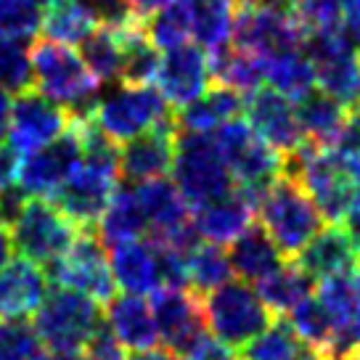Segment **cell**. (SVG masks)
<instances>
[{"instance_id":"cell-1","label":"cell","mask_w":360,"mask_h":360,"mask_svg":"<svg viewBox=\"0 0 360 360\" xmlns=\"http://www.w3.org/2000/svg\"><path fill=\"white\" fill-rule=\"evenodd\" d=\"M32 82L37 93L64 106L72 117H85L101 98V82L93 77L85 61L72 45L37 40L30 51Z\"/></svg>"},{"instance_id":"cell-2","label":"cell","mask_w":360,"mask_h":360,"mask_svg":"<svg viewBox=\"0 0 360 360\" xmlns=\"http://www.w3.org/2000/svg\"><path fill=\"white\" fill-rule=\"evenodd\" d=\"M106 323L101 302L75 289L53 286L34 310V331L51 355H77Z\"/></svg>"},{"instance_id":"cell-3","label":"cell","mask_w":360,"mask_h":360,"mask_svg":"<svg viewBox=\"0 0 360 360\" xmlns=\"http://www.w3.org/2000/svg\"><path fill=\"white\" fill-rule=\"evenodd\" d=\"M169 172L180 196L193 210L236 188V180L225 165L217 141L207 133H175V157Z\"/></svg>"},{"instance_id":"cell-4","label":"cell","mask_w":360,"mask_h":360,"mask_svg":"<svg viewBox=\"0 0 360 360\" xmlns=\"http://www.w3.org/2000/svg\"><path fill=\"white\" fill-rule=\"evenodd\" d=\"M259 225L265 228L283 257H297L300 249L321 231L323 214L318 212L310 193L292 178H278L268 186L257 204Z\"/></svg>"},{"instance_id":"cell-5","label":"cell","mask_w":360,"mask_h":360,"mask_svg":"<svg viewBox=\"0 0 360 360\" xmlns=\"http://www.w3.org/2000/svg\"><path fill=\"white\" fill-rule=\"evenodd\" d=\"M207 331L231 349H241L273 323L276 315L259 300L257 289L247 281H225L212 292L202 294Z\"/></svg>"},{"instance_id":"cell-6","label":"cell","mask_w":360,"mask_h":360,"mask_svg":"<svg viewBox=\"0 0 360 360\" xmlns=\"http://www.w3.org/2000/svg\"><path fill=\"white\" fill-rule=\"evenodd\" d=\"M214 141L220 146L225 165L231 169V175L236 180V188L257 210L262 193L268 191V186L281 175V154L273 146H268L259 138L249 122L244 120H231L223 127L214 130Z\"/></svg>"},{"instance_id":"cell-7","label":"cell","mask_w":360,"mask_h":360,"mask_svg":"<svg viewBox=\"0 0 360 360\" xmlns=\"http://www.w3.org/2000/svg\"><path fill=\"white\" fill-rule=\"evenodd\" d=\"M93 122L112 138L114 143H127L135 135L172 120L169 103L154 85L117 82L93 106Z\"/></svg>"},{"instance_id":"cell-8","label":"cell","mask_w":360,"mask_h":360,"mask_svg":"<svg viewBox=\"0 0 360 360\" xmlns=\"http://www.w3.org/2000/svg\"><path fill=\"white\" fill-rule=\"evenodd\" d=\"M231 43L255 53L259 58H270L297 51L304 43V27L294 16L289 0H257L238 6L236 27Z\"/></svg>"},{"instance_id":"cell-9","label":"cell","mask_w":360,"mask_h":360,"mask_svg":"<svg viewBox=\"0 0 360 360\" xmlns=\"http://www.w3.org/2000/svg\"><path fill=\"white\" fill-rule=\"evenodd\" d=\"M77 233V225L51 199L40 196H27L11 223L13 249L37 265H51L53 259L61 257L72 247Z\"/></svg>"},{"instance_id":"cell-10","label":"cell","mask_w":360,"mask_h":360,"mask_svg":"<svg viewBox=\"0 0 360 360\" xmlns=\"http://www.w3.org/2000/svg\"><path fill=\"white\" fill-rule=\"evenodd\" d=\"M45 273L53 286L88 294L101 304L109 302L117 292L106 247L98 233H93V228H79L72 247L51 265H45Z\"/></svg>"},{"instance_id":"cell-11","label":"cell","mask_w":360,"mask_h":360,"mask_svg":"<svg viewBox=\"0 0 360 360\" xmlns=\"http://www.w3.org/2000/svg\"><path fill=\"white\" fill-rule=\"evenodd\" d=\"M120 186V162L117 159L82 157L77 169L56 191L51 202L67 214L77 228H93L106 202Z\"/></svg>"},{"instance_id":"cell-12","label":"cell","mask_w":360,"mask_h":360,"mask_svg":"<svg viewBox=\"0 0 360 360\" xmlns=\"http://www.w3.org/2000/svg\"><path fill=\"white\" fill-rule=\"evenodd\" d=\"M151 310L157 321L159 345L183 358H188V352L202 342V337L210 334L204 323L202 294L191 289L162 286L151 294Z\"/></svg>"},{"instance_id":"cell-13","label":"cell","mask_w":360,"mask_h":360,"mask_svg":"<svg viewBox=\"0 0 360 360\" xmlns=\"http://www.w3.org/2000/svg\"><path fill=\"white\" fill-rule=\"evenodd\" d=\"M72 124V114L43 93L24 90L11 101L8 117V143L19 154H32L64 135Z\"/></svg>"},{"instance_id":"cell-14","label":"cell","mask_w":360,"mask_h":360,"mask_svg":"<svg viewBox=\"0 0 360 360\" xmlns=\"http://www.w3.org/2000/svg\"><path fill=\"white\" fill-rule=\"evenodd\" d=\"M157 90L165 96L169 109H183L196 101L204 90L212 85V69H210V53L199 43H183L165 51L159 56L157 69Z\"/></svg>"},{"instance_id":"cell-15","label":"cell","mask_w":360,"mask_h":360,"mask_svg":"<svg viewBox=\"0 0 360 360\" xmlns=\"http://www.w3.org/2000/svg\"><path fill=\"white\" fill-rule=\"evenodd\" d=\"M79 162H82V148H79L75 127L69 124L64 135H58L48 146L37 148L22 159L19 188L24 191V196L53 199L58 188L69 180V175L77 169Z\"/></svg>"},{"instance_id":"cell-16","label":"cell","mask_w":360,"mask_h":360,"mask_svg":"<svg viewBox=\"0 0 360 360\" xmlns=\"http://www.w3.org/2000/svg\"><path fill=\"white\" fill-rule=\"evenodd\" d=\"M244 112H247L249 127L278 154H286L300 143H304L302 127L297 120V106L278 90H255L244 101Z\"/></svg>"},{"instance_id":"cell-17","label":"cell","mask_w":360,"mask_h":360,"mask_svg":"<svg viewBox=\"0 0 360 360\" xmlns=\"http://www.w3.org/2000/svg\"><path fill=\"white\" fill-rule=\"evenodd\" d=\"M175 133H178V127H175V117H172L167 122L130 138L120 148V178L130 180V183L165 178L172 169Z\"/></svg>"},{"instance_id":"cell-18","label":"cell","mask_w":360,"mask_h":360,"mask_svg":"<svg viewBox=\"0 0 360 360\" xmlns=\"http://www.w3.org/2000/svg\"><path fill=\"white\" fill-rule=\"evenodd\" d=\"M106 304V326L120 342V347L130 352H151L159 347L157 321L146 297L114 294Z\"/></svg>"},{"instance_id":"cell-19","label":"cell","mask_w":360,"mask_h":360,"mask_svg":"<svg viewBox=\"0 0 360 360\" xmlns=\"http://www.w3.org/2000/svg\"><path fill=\"white\" fill-rule=\"evenodd\" d=\"M48 273L27 257L11 259L0 270V318H27L43 304L48 294Z\"/></svg>"},{"instance_id":"cell-20","label":"cell","mask_w":360,"mask_h":360,"mask_svg":"<svg viewBox=\"0 0 360 360\" xmlns=\"http://www.w3.org/2000/svg\"><path fill=\"white\" fill-rule=\"evenodd\" d=\"M255 212H257L255 204L249 202L238 188H233L231 193H225V196L214 199V202L196 207L193 225H196L199 238L225 247V244L236 241L252 225Z\"/></svg>"},{"instance_id":"cell-21","label":"cell","mask_w":360,"mask_h":360,"mask_svg":"<svg viewBox=\"0 0 360 360\" xmlns=\"http://www.w3.org/2000/svg\"><path fill=\"white\" fill-rule=\"evenodd\" d=\"M109 265H112L114 283H117L124 294L151 297L157 289H162L159 265H157V249H154L151 241L133 238V241L114 244L112 255H109Z\"/></svg>"},{"instance_id":"cell-22","label":"cell","mask_w":360,"mask_h":360,"mask_svg":"<svg viewBox=\"0 0 360 360\" xmlns=\"http://www.w3.org/2000/svg\"><path fill=\"white\" fill-rule=\"evenodd\" d=\"M358 255L349 244L347 233L337 223L321 228L294 257V262L313 278V281H326L331 276L347 273L358 268Z\"/></svg>"},{"instance_id":"cell-23","label":"cell","mask_w":360,"mask_h":360,"mask_svg":"<svg viewBox=\"0 0 360 360\" xmlns=\"http://www.w3.org/2000/svg\"><path fill=\"white\" fill-rule=\"evenodd\" d=\"M244 109V96L238 90L228 88L214 82L212 88H207L188 106L178 109L175 114V127L186 130V133H207L212 135L217 127H223L225 122L236 120Z\"/></svg>"},{"instance_id":"cell-24","label":"cell","mask_w":360,"mask_h":360,"mask_svg":"<svg viewBox=\"0 0 360 360\" xmlns=\"http://www.w3.org/2000/svg\"><path fill=\"white\" fill-rule=\"evenodd\" d=\"M297 106V120L302 127L304 141L318 143V146H334L342 135V127L347 122V114L352 106L342 103L339 98L328 96L326 90H313L304 98L294 103Z\"/></svg>"},{"instance_id":"cell-25","label":"cell","mask_w":360,"mask_h":360,"mask_svg":"<svg viewBox=\"0 0 360 360\" xmlns=\"http://www.w3.org/2000/svg\"><path fill=\"white\" fill-rule=\"evenodd\" d=\"M228 259L231 268L241 281H262L268 273H273L276 268H281L283 252L276 247V241L265 233L262 225H249L247 231L228 244Z\"/></svg>"},{"instance_id":"cell-26","label":"cell","mask_w":360,"mask_h":360,"mask_svg":"<svg viewBox=\"0 0 360 360\" xmlns=\"http://www.w3.org/2000/svg\"><path fill=\"white\" fill-rule=\"evenodd\" d=\"M96 225H98V238L103 241V247L133 241V238H141L146 233V217H143V210H141V202L135 196L133 186H117V191L106 202Z\"/></svg>"},{"instance_id":"cell-27","label":"cell","mask_w":360,"mask_h":360,"mask_svg":"<svg viewBox=\"0 0 360 360\" xmlns=\"http://www.w3.org/2000/svg\"><path fill=\"white\" fill-rule=\"evenodd\" d=\"M210 69H212L214 82L238 90L241 96H252L265 82V58L247 53L236 45L210 53Z\"/></svg>"},{"instance_id":"cell-28","label":"cell","mask_w":360,"mask_h":360,"mask_svg":"<svg viewBox=\"0 0 360 360\" xmlns=\"http://www.w3.org/2000/svg\"><path fill=\"white\" fill-rule=\"evenodd\" d=\"M265 82L289 101H300L315 90V67L302 48L265 58Z\"/></svg>"},{"instance_id":"cell-29","label":"cell","mask_w":360,"mask_h":360,"mask_svg":"<svg viewBox=\"0 0 360 360\" xmlns=\"http://www.w3.org/2000/svg\"><path fill=\"white\" fill-rule=\"evenodd\" d=\"M236 0H196L193 6V40L207 53H217L231 45L236 27Z\"/></svg>"},{"instance_id":"cell-30","label":"cell","mask_w":360,"mask_h":360,"mask_svg":"<svg viewBox=\"0 0 360 360\" xmlns=\"http://www.w3.org/2000/svg\"><path fill=\"white\" fill-rule=\"evenodd\" d=\"M313 278L292 259L268 273L262 281H257V294L273 315H286L292 307L302 302L304 297L313 294Z\"/></svg>"},{"instance_id":"cell-31","label":"cell","mask_w":360,"mask_h":360,"mask_svg":"<svg viewBox=\"0 0 360 360\" xmlns=\"http://www.w3.org/2000/svg\"><path fill=\"white\" fill-rule=\"evenodd\" d=\"M193 6L196 0H169L157 13L143 19V32L159 51L183 45L193 34Z\"/></svg>"},{"instance_id":"cell-32","label":"cell","mask_w":360,"mask_h":360,"mask_svg":"<svg viewBox=\"0 0 360 360\" xmlns=\"http://www.w3.org/2000/svg\"><path fill=\"white\" fill-rule=\"evenodd\" d=\"M79 56L85 67L93 72V77L101 85H117L122 75V43L120 32L96 27L93 32L79 43Z\"/></svg>"},{"instance_id":"cell-33","label":"cell","mask_w":360,"mask_h":360,"mask_svg":"<svg viewBox=\"0 0 360 360\" xmlns=\"http://www.w3.org/2000/svg\"><path fill=\"white\" fill-rule=\"evenodd\" d=\"M286 321L294 328V334L302 339L304 347H310L318 355L331 352V342H334L337 328H334L331 315L326 313V307L321 304L318 297H313V294L304 297L302 302L286 313Z\"/></svg>"},{"instance_id":"cell-34","label":"cell","mask_w":360,"mask_h":360,"mask_svg":"<svg viewBox=\"0 0 360 360\" xmlns=\"http://www.w3.org/2000/svg\"><path fill=\"white\" fill-rule=\"evenodd\" d=\"M122 43V75L120 82L130 85H151L159 69V48L146 37L143 22L120 32Z\"/></svg>"},{"instance_id":"cell-35","label":"cell","mask_w":360,"mask_h":360,"mask_svg":"<svg viewBox=\"0 0 360 360\" xmlns=\"http://www.w3.org/2000/svg\"><path fill=\"white\" fill-rule=\"evenodd\" d=\"M315 297L321 300L326 313L331 315L337 334L345 331L355 321V315L360 313V270L352 268L347 273H339V276L321 281V289Z\"/></svg>"},{"instance_id":"cell-36","label":"cell","mask_w":360,"mask_h":360,"mask_svg":"<svg viewBox=\"0 0 360 360\" xmlns=\"http://www.w3.org/2000/svg\"><path fill=\"white\" fill-rule=\"evenodd\" d=\"M310 352L302 339L294 334L286 318H273L262 334L241 347V360H300Z\"/></svg>"},{"instance_id":"cell-37","label":"cell","mask_w":360,"mask_h":360,"mask_svg":"<svg viewBox=\"0 0 360 360\" xmlns=\"http://www.w3.org/2000/svg\"><path fill=\"white\" fill-rule=\"evenodd\" d=\"M233 268L231 259L220 244L212 241H199L188 252V289L196 294H207L231 281Z\"/></svg>"},{"instance_id":"cell-38","label":"cell","mask_w":360,"mask_h":360,"mask_svg":"<svg viewBox=\"0 0 360 360\" xmlns=\"http://www.w3.org/2000/svg\"><path fill=\"white\" fill-rule=\"evenodd\" d=\"M93 30H96V22L88 8L79 0H67L45 13L40 32L45 34V40H53V43L79 45Z\"/></svg>"},{"instance_id":"cell-39","label":"cell","mask_w":360,"mask_h":360,"mask_svg":"<svg viewBox=\"0 0 360 360\" xmlns=\"http://www.w3.org/2000/svg\"><path fill=\"white\" fill-rule=\"evenodd\" d=\"M43 30L37 0H0V40L30 43Z\"/></svg>"},{"instance_id":"cell-40","label":"cell","mask_w":360,"mask_h":360,"mask_svg":"<svg viewBox=\"0 0 360 360\" xmlns=\"http://www.w3.org/2000/svg\"><path fill=\"white\" fill-rule=\"evenodd\" d=\"M0 88L16 96L32 88V58L27 43L0 40Z\"/></svg>"},{"instance_id":"cell-41","label":"cell","mask_w":360,"mask_h":360,"mask_svg":"<svg viewBox=\"0 0 360 360\" xmlns=\"http://www.w3.org/2000/svg\"><path fill=\"white\" fill-rule=\"evenodd\" d=\"M40 352V339L27 318H0V360H30Z\"/></svg>"},{"instance_id":"cell-42","label":"cell","mask_w":360,"mask_h":360,"mask_svg":"<svg viewBox=\"0 0 360 360\" xmlns=\"http://www.w3.org/2000/svg\"><path fill=\"white\" fill-rule=\"evenodd\" d=\"M79 3L88 8L96 27H106L114 32H124L143 22L135 11L133 0H79Z\"/></svg>"},{"instance_id":"cell-43","label":"cell","mask_w":360,"mask_h":360,"mask_svg":"<svg viewBox=\"0 0 360 360\" xmlns=\"http://www.w3.org/2000/svg\"><path fill=\"white\" fill-rule=\"evenodd\" d=\"M342 6H345V0H300L292 6V11L307 34L315 30L342 27Z\"/></svg>"},{"instance_id":"cell-44","label":"cell","mask_w":360,"mask_h":360,"mask_svg":"<svg viewBox=\"0 0 360 360\" xmlns=\"http://www.w3.org/2000/svg\"><path fill=\"white\" fill-rule=\"evenodd\" d=\"M19 169H22V154L11 143H0V191L19 186Z\"/></svg>"},{"instance_id":"cell-45","label":"cell","mask_w":360,"mask_h":360,"mask_svg":"<svg viewBox=\"0 0 360 360\" xmlns=\"http://www.w3.org/2000/svg\"><path fill=\"white\" fill-rule=\"evenodd\" d=\"M186 360H241V355H236V352L228 347V345H223V342H217L212 334H207V337H202V342L188 352Z\"/></svg>"},{"instance_id":"cell-46","label":"cell","mask_w":360,"mask_h":360,"mask_svg":"<svg viewBox=\"0 0 360 360\" xmlns=\"http://www.w3.org/2000/svg\"><path fill=\"white\" fill-rule=\"evenodd\" d=\"M334 148L349 151V154H360V103L349 109L347 122L342 127V135H339V141L334 143Z\"/></svg>"},{"instance_id":"cell-47","label":"cell","mask_w":360,"mask_h":360,"mask_svg":"<svg viewBox=\"0 0 360 360\" xmlns=\"http://www.w3.org/2000/svg\"><path fill=\"white\" fill-rule=\"evenodd\" d=\"M342 27L349 34V40L360 51V0H345L342 6Z\"/></svg>"},{"instance_id":"cell-48","label":"cell","mask_w":360,"mask_h":360,"mask_svg":"<svg viewBox=\"0 0 360 360\" xmlns=\"http://www.w3.org/2000/svg\"><path fill=\"white\" fill-rule=\"evenodd\" d=\"M342 231L347 233L349 244H352L355 255L360 257V202L355 204L345 217H342Z\"/></svg>"},{"instance_id":"cell-49","label":"cell","mask_w":360,"mask_h":360,"mask_svg":"<svg viewBox=\"0 0 360 360\" xmlns=\"http://www.w3.org/2000/svg\"><path fill=\"white\" fill-rule=\"evenodd\" d=\"M11 252H13L11 228H8L6 223H0V270L11 262Z\"/></svg>"},{"instance_id":"cell-50","label":"cell","mask_w":360,"mask_h":360,"mask_svg":"<svg viewBox=\"0 0 360 360\" xmlns=\"http://www.w3.org/2000/svg\"><path fill=\"white\" fill-rule=\"evenodd\" d=\"M8 117H11V96L0 88V141L8 135Z\"/></svg>"},{"instance_id":"cell-51","label":"cell","mask_w":360,"mask_h":360,"mask_svg":"<svg viewBox=\"0 0 360 360\" xmlns=\"http://www.w3.org/2000/svg\"><path fill=\"white\" fill-rule=\"evenodd\" d=\"M169 0H133L135 11H138V16L141 19H146V16H151V13H157L162 6H167Z\"/></svg>"},{"instance_id":"cell-52","label":"cell","mask_w":360,"mask_h":360,"mask_svg":"<svg viewBox=\"0 0 360 360\" xmlns=\"http://www.w3.org/2000/svg\"><path fill=\"white\" fill-rule=\"evenodd\" d=\"M151 360H186L183 355H178V352H169V349H151Z\"/></svg>"},{"instance_id":"cell-53","label":"cell","mask_w":360,"mask_h":360,"mask_svg":"<svg viewBox=\"0 0 360 360\" xmlns=\"http://www.w3.org/2000/svg\"><path fill=\"white\" fill-rule=\"evenodd\" d=\"M124 360H151V352H133L130 358H124Z\"/></svg>"},{"instance_id":"cell-54","label":"cell","mask_w":360,"mask_h":360,"mask_svg":"<svg viewBox=\"0 0 360 360\" xmlns=\"http://www.w3.org/2000/svg\"><path fill=\"white\" fill-rule=\"evenodd\" d=\"M40 6H48V8H53V6H61V3H67V0H37Z\"/></svg>"},{"instance_id":"cell-55","label":"cell","mask_w":360,"mask_h":360,"mask_svg":"<svg viewBox=\"0 0 360 360\" xmlns=\"http://www.w3.org/2000/svg\"><path fill=\"white\" fill-rule=\"evenodd\" d=\"M347 358H349V360H360V345H358L355 349H352V352H349Z\"/></svg>"},{"instance_id":"cell-56","label":"cell","mask_w":360,"mask_h":360,"mask_svg":"<svg viewBox=\"0 0 360 360\" xmlns=\"http://www.w3.org/2000/svg\"><path fill=\"white\" fill-rule=\"evenodd\" d=\"M30 360H53V355H40V352H37V355H34V358H30Z\"/></svg>"},{"instance_id":"cell-57","label":"cell","mask_w":360,"mask_h":360,"mask_svg":"<svg viewBox=\"0 0 360 360\" xmlns=\"http://www.w3.org/2000/svg\"><path fill=\"white\" fill-rule=\"evenodd\" d=\"M294 3H300V0H289V6H294Z\"/></svg>"}]
</instances>
